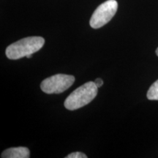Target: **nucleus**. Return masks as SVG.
Masks as SVG:
<instances>
[{
	"mask_svg": "<svg viewBox=\"0 0 158 158\" xmlns=\"http://www.w3.org/2000/svg\"><path fill=\"white\" fill-rule=\"evenodd\" d=\"M44 43L45 40L42 37H25L10 45L6 49V56L12 60H17L40 51Z\"/></svg>",
	"mask_w": 158,
	"mask_h": 158,
	"instance_id": "1",
	"label": "nucleus"
},
{
	"mask_svg": "<svg viewBox=\"0 0 158 158\" xmlns=\"http://www.w3.org/2000/svg\"><path fill=\"white\" fill-rule=\"evenodd\" d=\"M98 89L94 81L83 84L67 98L64 101V107L70 110L84 107L94 100L98 94Z\"/></svg>",
	"mask_w": 158,
	"mask_h": 158,
	"instance_id": "2",
	"label": "nucleus"
},
{
	"mask_svg": "<svg viewBox=\"0 0 158 158\" xmlns=\"http://www.w3.org/2000/svg\"><path fill=\"white\" fill-rule=\"evenodd\" d=\"M118 8L116 0H108L99 5L90 19L89 24L93 29H99L108 23L115 15Z\"/></svg>",
	"mask_w": 158,
	"mask_h": 158,
	"instance_id": "3",
	"label": "nucleus"
},
{
	"mask_svg": "<svg viewBox=\"0 0 158 158\" xmlns=\"http://www.w3.org/2000/svg\"><path fill=\"white\" fill-rule=\"evenodd\" d=\"M75 77L71 75L56 74L43 81L40 88L46 94H59L72 86Z\"/></svg>",
	"mask_w": 158,
	"mask_h": 158,
	"instance_id": "4",
	"label": "nucleus"
},
{
	"mask_svg": "<svg viewBox=\"0 0 158 158\" xmlns=\"http://www.w3.org/2000/svg\"><path fill=\"white\" fill-rule=\"evenodd\" d=\"M30 157V152L28 148L20 147H13L5 150L2 153V158H29Z\"/></svg>",
	"mask_w": 158,
	"mask_h": 158,
	"instance_id": "5",
	"label": "nucleus"
},
{
	"mask_svg": "<svg viewBox=\"0 0 158 158\" xmlns=\"http://www.w3.org/2000/svg\"><path fill=\"white\" fill-rule=\"evenodd\" d=\"M147 98L150 100H158V80L150 86L147 92Z\"/></svg>",
	"mask_w": 158,
	"mask_h": 158,
	"instance_id": "6",
	"label": "nucleus"
},
{
	"mask_svg": "<svg viewBox=\"0 0 158 158\" xmlns=\"http://www.w3.org/2000/svg\"><path fill=\"white\" fill-rule=\"evenodd\" d=\"M66 158H87L85 154L81 152H73L65 157Z\"/></svg>",
	"mask_w": 158,
	"mask_h": 158,
	"instance_id": "7",
	"label": "nucleus"
},
{
	"mask_svg": "<svg viewBox=\"0 0 158 158\" xmlns=\"http://www.w3.org/2000/svg\"><path fill=\"white\" fill-rule=\"evenodd\" d=\"M94 84L97 85V86L98 87H100V86H102V85L103 84V81L102 80L101 78H97L95 79V81H94Z\"/></svg>",
	"mask_w": 158,
	"mask_h": 158,
	"instance_id": "8",
	"label": "nucleus"
},
{
	"mask_svg": "<svg viewBox=\"0 0 158 158\" xmlns=\"http://www.w3.org/2000/svg\"><path fill=\"white\" fill-rule=\"evenodd\" d=\"M156 54H157V56H158V48H157V50H156Z\"/></svg>",
	"mask_w": 158,
	"mask_h": 158,
	"instance_id": "9",
	"label": "nucleus"
},
{
	"mask_svg": "<svg viewBox=\"0 0 158 158\" xmlns=\"http://www.w3.org/2000/svg\"><path fill=\"white\" fill-rule=\"evenodd\" d=\"M27 58H31V55H29V56H27Z\"/></svg>",
	"mask_w": 158,
	"mask_h": 158,
	"instance_id": "10",
	"label": "nucleus"
}]
</instances>
